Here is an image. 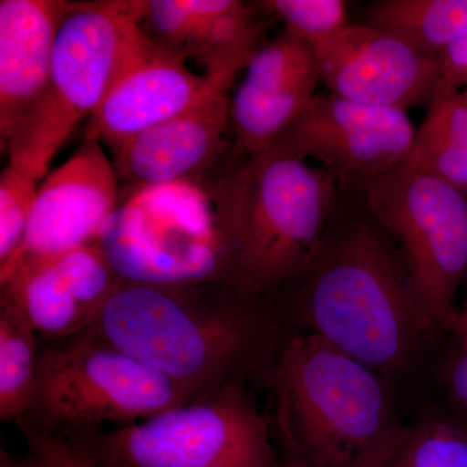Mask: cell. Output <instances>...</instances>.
<instances>
[{
  "label": "cell",
  "mask_w": 467,
  "mask_h": 467,
  "mask_svg": "<svg viewBox=\"0 0 467 467\" xmlns=\"http://www.w3.org/2000/svg\"><path fill=\"white\" fill-rule=\"evenodd\" d=\"M387 467H467V427L447 417L420 418L405 427Z\"/></svg>",
  "instance_id": "22"
},
{
  "label": "cell",
  "mask_w": 467,
  "mask_h": 467,
  "mask_svg": "<svg viewBox=\"0 0 467 467\" xmlns=\"http://www.w3.org/2000/svg\"><path fill=\"white\" fill-rule=\"evenodd\" d=\"M0 467H24V465L21 463V460L14 459L9 456L7 451L2 450L0 451Z\"/></svg>",
  "instance_id": "29"
},
{
  "label": "cell",
  "mask_w": 467,
  "mask_h": 467,
  "mask_svg": "<svg viewBox=\"0 0 467 467\" xmlns=\"http://www.w3.org/2000/svg\"><path fill=\"white\" fill-rule=\"evenodd\" d=\"M371 220L400 245L430 324L451 331L467 273V195L407 162L361 183Z\"/></svg>",
  "instance_id": "8"
},
{
  "label": "cell",
  "mask_w": 467,
  "mask_h": 467,
  "mask_svg": "<svg viewBox=\"0 0 467 467\" xmlns=\"http://www.w3.org/2000/svg\"><path fill=\"white\" fill-rule=\"evenodd\" d=\"M365 21L436 57L467 32V0H380L368 8Z\"/></svg>",
  "instance_id": "19"
},
{
  "label": "cell",
  "mask_w": 467,
  "mask_h": 467,
  "mask_svg": "<svg viewBox=\"0 0 467 467\" xmlns=\"http://www.w3.org/2000/svg\"><path fill=\"white\" fill-rule=\"evenodd\" d=\"M439 84L435 92L453 94L467 86V32L436 57Z\"/></svg>",
  "instance_id": "27"
},
{
  "label": "cell",
  "mask_w": 467,
  "mask_h": 467,
  "mask_svg": "<svg viewBox=\"0 0 467 467\" xmlns=\"http://www.w3.org/2000/svg\"><path fill=\"white\" fill-rule=\"evenodd\" d=\"M254 300L212 282L124 281L88 330L199 399L243 379L265 348Z\"/></svg>",
  "instance_id": "2"
},
{
  "label": "cell",
  "mask_w": 467,
  "mask_h": 467,
  "mask_svg": "<svg viewBox=\"0 0 467 467\" xmlns=\"http://www.w3.org/2000/svg\"><path fill=\"white\" fill-rule=\"evenodd\" d=\"M463 95H465V98L467 99V91L463 92Z\"/></svg>",
  "instance_id": "30"
},
{
  "label": "cell",
  "mask_w": 467,
  "mask_h": 467,
  "mask_svg": "<svg viewBox=\"0 0 467 467\" xmlns=\"http://www.w3.org/2000/svg\"><path fill=\"white\" fill-rule=\"evenodd\" d=\"M202 180L128 189L98 244L124 281L230 285V252L221 227L216 184Z\"/></svg>",
  "instance_id": "7"
},
{
  "label": "cell",
  "mask_w": 467,
  "mask_h": 467,
  "mask_svg": "<svg viewBox=\"0 0 467 467\" xmlns=\"http://www.w3.org/2000/svg\"><path fill=\"white\" fill-rule=\"evenodd\" d=\"M229 99V126L245 156L275 146L294 125L321 82L315 50L288 34L256 48Z\"/></svg>",
  "instance_id": "13"
},
{
  "label": "cell",
  "mask_w": 467,
  "mask_h": 467,
  "mask_svg": "<svg viewBox=\"0 0 467 467\" xmlns=\"http://www.w3.org/2000/svg\"><path fill=\"white\" fill-rule=\"evenodd\" d=\"M67 438L107 467H279L269 426L243 379L140 422Z\"/></svg>",
  "instance_id": "6"
},
{
  "label": "cell",
  "mask_w": 467,
  "mask_h": 467,
  "mask_svg": "<svg viewBox=\"0 0 467 467\" xmlns=\"http://www.w3.org/2000/svg\"><path fill=\"white\" fill-rule=\"evenodd\" d=\"M273 383L278 434L310 465H389L407 425L382 374L306 333L279 352Z\"/></svg>",
  "instance_id": "3"
},
{
  "label": "cell",
  "mask_w": 467,
  "mask_h": 467,
  "mask_svg": "<svg viewBox=\"0 0 467 467\" xmlns=\"http://www.w3.org/2000/svg\"><path fill=\"white\" fill-rule=\"evenodd\" d=\"M405 162L467 195V99L463 92H435Z\"/></svg>",
  "instance_id": "20"
},
{
  "label": "cell",
  "mask_w": 467,
  "mask_h": 467,
  "mask_svg": "<svg viewBox=\"0 0 467 467\" xmlns=\"http://www.w3.org/2000/svg\"><path fill=\"white\" fill-rule=\"evenodd\" d=\"M465 310H466V312H467V309H465Z\"/></svg>",
  "instance_id": "31"
},
{
  "label": "cell",
  "mask_w": 467,
  "mask_h": 467,
  "mask_svg": "<svg viewBox=\"0 0 467 467\" xmlns=\"http://www.w3.org/2000/svg\"><path fill=\"white\" fill-rule=\"evenodd\" d=\"M227 91H218L186 112L107 147L126 189L205 178L223 150L229 128Z\"/></svg>",
  "instance_id": "14"
},
{
  "label": "cell",
  "mask_w": 467,
  "mask_h": 467,
  "mask_svg": "<svg viewBox=\"0 0 467 467\" xmlns=\"http://www.w3.org/2000/svg\"><path fill=\"white\" fill-rule=\"evenodd\" d=\"M103 144L85 140L39 184L20 250L0 272L57 259L94 244L121 199L119 178Z\"/></svg>",
  "instance_id": "11"
},
{
  "label": "cell",
  "mask_w": 467,
  "mask_h": 467,
  "mask_svg": "<svg viewBox=\"0 0 467 467\" xmlns=\"http://www.w3.org/2000/svg\"><path fill=\"white\" fill-rule=\"evenodd\" d=\"M39 189V180L7 164L0 175V267L20 250L27 221Z\"/></svg>",
  "instance_id": "24"
},
{
  "label": "cell",
  "mask_w": 467,
  "mask_h": 467,
  "mask_svg": "<svg viewBox=\"0 0 467 467\" xmlns=\"http://www.w3.org/2000/svg\"><path fill=\"white\" fill-rule=\"evenodd\" d=\"M417 130L407 110L316 94L273 149L316 159L337 181L358 182L407 161Z\"/></svg>",
  "instance_id": "10"
},
{
  "label": "cell",
  "mask_w": 467,
  "mask_h": 467,
  "mask_svg": "<svg viewBox=\"0 0 467 467\" xmlns=\"http://www.w3.org/2000/svg\"><path fill=\"white\" fill-rule=\"evenodd\" d=\"M260 5L284 21L285 34L312 48L348 26L342 0H270Z\"/></svg>",
  "instance_id": "23"
},
{
  "label": "cell",
  "mask_w": 467,
  "mask_h": 467,
  "mask_svg": "<svg viewBox=\"0 0 467 467\" xmlns=\"http://www.w3.org/2000/svg\"><path fill=\"white\" fill-rule=\"evenodd\" d=\"M69 2H0V143L3 155L41 109L50 81L55 36Z\"/></svg>",
  "instance_id": "16"
},
{
  "label": "cell",
  "mask_w": 467,
  "mask_h": 467,
  "mask_svg": "<svg viewBox=\"0 0 467 467\" xmlns=\"http://www.w3.org/2000/svg\"><path fill=\"white\" fill-rule=\"evenodd\" d=\"M313 50L321 82L342 99L407 110L430 106L438 88V58L367 24L347 26Z\"/></svg>",
  "instance_id": "12"
},
{
  "label": "cell",
  "mask_w": 467,
  "mask_h": 467,
  "mask_svg": "<svg viewBox=\"0 0 467 467\" xmlns=\"http://www.w3.org/2000/svg\"><path fill=\"white\" fill-rule=\"evenodd\" d=\"M299 278L294 306L308 333L382 376L408 368L435 334L400 250L373 220L326 234Z\"/></svg>",
  "instance_id": "1"
},
{
  "label": "cell",
  "mask_w": 467,
  "mask_h": 467,
  "mask_svg": "<svg viewBox=\"0 0 467 467\" xmlns=\"http://www.w3.org/2000/svg\"><path fill=\"white\" fill-rule=\"evenodd\" d=\"M142 8L140 0L69 2L55 36L45 100L5 153L8 164L45 177L77 124L90 119L117 78L150 47L140 29Z\"/></svg>",
  "instance_id": "5"
},
{
  "label": "cell",
  "mask_w": 467,
  "mask_h": 467,
  "mask_svg": "<svg viewBox=\"0 0 467 467\" xmlns=\"http://www.w3.org/2000/svg\"><path fill=\"white\" fill-rule=\"evenodd\" d=\"M36 331L7 295L0 297V418L20 420L33 404L39 358Z\"/></svg>",
  "instance_id": "21"
},
{
  "label": "cell",
  "mask_w": 467,
  "mask_h": 467,
  "mask_svg": "<svg viewBox=\"0 0 467 467\" xmlns=\"http://www.w3.org/2000/svg\"><path fill=\"white\" fill-rule=\"evenodd\" d=\"M192 400L173 380L85 330L39 353L33 404L20 420L77 431L101 420L134 423Z\"/></svg>",
  "instance_id": "9"
},
{
  "label": "cell",
  "mask_w": 467,
  "mask_h": 467,
  "mask_svg": "<svg viewBox=\"0 0 467 467\" xmlns=\"http://www.w3.org/2000/svg\"><path fill=\"white\" fill-rule=\"evenodd\" d=\"M195 15L183 57L204 67L211 84L229 91L239 70L256 50L261 33L254 7L238 0H187Z\"/></svg>",
  "instance_id": "17"
},
{
  "label": "cell",
  "mask_w": 467,
  "mask_h": 467,
  "mask_svg": "<svg viewBox=\"0 0 467 467\" xmlns=\"http://www.w3.org/2000/svg\"><path fill=\"white\" fill-rule=\"evenodd\" d=\"M279 442H281L279 467H313L308 460L301 454V451L287 439L279 436Z\"/></svg>",
  "instance_id": "28"
},
{
  "label": "cell",
  "mask_w": 467,
  "mask_h": 467,
  "mask_svg": "<svg viewBox=\"0 0 467 467\" xmlns=\"http://www.w3.org/2000/svg\"><path fill=\"white\" fill-rule=\"evenodd\" d=\"M2 294L26 313L34 330L47 337H73L94 322L77 301L51 260L0 272Z\"/></svg>",
  "instance_id": "18"
},
{
  "label": "cell",
  "mask_w": 467,
  "mask_h": 467,
  "mask_svg": "<svg viewBox=\"0 0 467 467\" xmlns=\"http://www.w3.org/2000/svg\"><path fill=\"white\" fill-rule=\"evenodd\" d=\"M451 342L444 365L442 382L451 401L467 414V312L461 309L451 326Z\"/></svg>",
  "instance_id": "26"
},
{
  "label": "cell",
  "mask_w": 467,
  "mask_h": 467,
  "mask_svg": "<svg viewBox=\"0 0 467 467\" xmlns=\"http://www.w3.org/2000/svg\"><path fill=\"white\" fill-rule=\"evenodd\" d=\"M337 178L278 149L245 158L217 181L230 287L256 299L299 278L327 234Z\"/></svg>",
  "instance_id": "4"
},
{
  "label": "cell",
  "mask_w": 467,
  "mask_h": 467,
  "mask_svg": "<svg viewBox=\"0 0 467 467\" xmlns=\"http://www.w3.org/2000/svg\"><path fill=\"white\" fill-rule=\"evenodd\" d=\"M16 422L27 442L26 456L20 459L24 467H107L66 435L39 429L23 420Z\"/></svg>",
  "instance_id": "25"
},
{
  "label": "cell",
  "mask_w": 467,
  "mask_h": 467,
  "mask_svg": "<svg viewBox=\"0 0 467 467\" xmlns=\"http://www.w3.org/2000/svg\"><path fill=\"white\" fill-rule=\"evenodd\" d=\"M218 91L186 66V58L155 43L117 78L92 113L85 140L110 147L162 124Z\"/></svg>",
  "instance_id": "15"
}]
</instances>
